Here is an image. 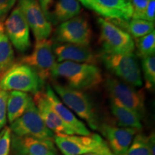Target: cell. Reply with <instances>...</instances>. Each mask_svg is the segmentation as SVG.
Listing matches in <instances>:
<instances>
[{
	"label": "cell",
	"mask_w": 155,
	"mask_h": 155,
	"mask_svg": "<svg viewBox=\"0 0 155 155\" xmlns=\"http://www.w3.org/2000/svg\"><path fill=\"white\" fill-rule=\"evenodd\" d=\"M58 77L66 81L67 86L79 91L96 88L102 81L101 73L96 65L70 61L56 63L52 78Z\"/></svg>",
	"instance_id": "6da1fadb"
},
{
	"label": "cell",
	"mask_w": 155,
	"mask_h": 155,
	"mask_svg": "<svg viewBox=\"0 0 155 155\" xmlns=\"http://www.w3.org/2000/svg\"><path fill=\"white\" fill-rule=\"evenodd\" d=\"M44 83L35 71L26 64H13L0 75V88L6 91H21L35 94L41 91Z\"/></svg>",
	"instance_id": "7a4b0ae2"
},
{
	"label": "cell",
	"mask_w": 155,
	"mask_h": 155,
	"mask_svg": "<svg viewBox=\"0 0 155 155\" xmlns=\"http://www.w3.org/2000/svg\"><path fill=\"white\" fill-rule=\"evenodd\" d=\"M53 88L62 99V102L85 120L94 130L98 129V120L88 96L81 91L70 88L57 82L53 83Z\"/></svg>",
	"instance_id": "3957f363"
},
{
	"label": "cell",
	"mask_w": 155,
	"mask_h": 155,
	"mask_svg": "<svg viewBox=\"0 0 155 155\" xmlns=\"http://www.w3.org/2000/svg\"><path fill=\"white\" fill-rule=\"evenodd\" d=\"M54 140L63 155H83L111 150L107 143L97 134L88 136L56 134Z\"/></svg>",
	"instance_id": "277c9868"
},
{
	"label": "cell",
	"mask_w": 155,
	"mask_h": 155,
	"mask_svg": "<svg viewBox=\"0 0 155 155\" xmlns=\"http://www.w3.org/2000/svg\"><path fill=\"white\" fill-rule=\"evenodd\" d=\"M102 61L108 71L120 78L123 82L135 87L142 86L141 69L133 53L126 54L103 53Z\"/></svg>",
	"instance_id": "5b68a950"
},
{
	"label": "cell",
	"mask_w": 155,
	"mask_h": 155,
	"mask_svg": "<svg viewBox=\"0 0 155 155\" xmlns=\"http://www.w3.org/2000/svg\"><path fill=\"white\" fill-rule=\"evenodd\" d=\"M100 41L104 53L126 54L133 53L135 42L128 32L121 30L108 19H98Z\"/></svg>",
	"instance_id": "8992f818"
},
{
	"label": "cell",
	"mask_w": 155,
	"mask_h": 155,
	"mask_svg": "<svg viewBox=\"0 0 155 155\" xmlns=\"http://www.w3.org/2000/svg\"><path fill=\"white\" fill-rule=\"evenodd\" d=\"M11 131L18 137H32L38 139L53 140L54 134L45 124L38 108L31 101L28 108L20 117L10 124Z\"/></svg>",
	"instance_id": "52a82bcc"
},
{
	"label": "cell",
	"mask_w": 155,
	"mask_h": 155,
	"mask_svg": "<svg viewBox=\"0 0 155 155\" xmlns=\"http://www.w3.org/2000/svg\"><path fill=\"white\" fill-rule=\"evenodd\" d=\"M105 86L111 101L134 111L141 119L143 117L145 114L144 93L112 77L106 78Z\"/></svg>",
	"instance_id": "ba28073f"
},
{
	"label": "cell",
	"mask_w": 155,
	"mask_h": 155,
	"mask_svg": "<svg viewBox=\"0 0 155 155\" xmlns=\"http://www.w3.org/2000/svg\"><path fill=\"white\" fill-rule=\"evenodd\" d=\"M53 43L51 40L48 39L36 41L32 53L20 61L32 68L43 83L52 78V73L57 63Z\"/></svg>",
	"instance_id": "9c48e42d"
},
{
	"label": "cell",
	"mask_w": 155,
	"mask_h": 155,
	"mask_svg": "<svg viewBox=\"0 0 155 155\" xmlns=\"http://www.w3.org/2000/svg\"><path fill=\"white\" fill-rule=\"evenodd\" d=\"M92 30L88 21L83 16H76L58 25L54 32L55 43H71L89 45Z\"/></svg>",
	"instance_id": "30bf717a"
},
{
	"label": "cell",
	"mask_w": 155,
	"mask_h": 155,
	"mask_svg": "<svg viewBox=\"0 0 155 155\" xmlns=\"http://www.w3.org/2000/svg\"><path fill=\"white\" fill-rule=\"evenodd\" d=\"M18 6L33 32L36 41L49 38L53 26L45 15L38 0H19Z\"/></svg>",
	"instance_id": "8fae6325"
},
{
	"label": "cell",
	"mask_w": 155,
	"mask_h": 155,
	"mask_svg": "<svg viewBox=\"0 0 155 155\" xmlns=\"http://www.w3.org/2000/svg\"><path fill=\"white\" fill-rule=\"evenodd\" d=\"M5 31L9 41L19 52L24 53L30 48V27L19 6L6 19Z\"/></svg>",
	"instance_id": "7c38bea8"
},
{
	"label": "cell",
	"mask_w": 155,
	"mask_h": 155,
	"mask_svg": "<svg viewBox=\"0 0 155 155\" xmlns=\"http://www.w3.org/2000/svg\"><path fill=\"white\" fill-rule=\"evenodd\" d=\"M86 8L111 20L129 21L132 17L131 0H78Z\"/></svg>",
	"instance_id": "4fadbf2b"
},
{
	"label": "cell",
	"mask_w": 155,
	"mask_h": 155,
	"mask_svg": "<svg viewBox=\"0 0 155 155\" xmlns=\"http://www.w3.org/2000/svg\"><path fill=\"white\" fill-rule=\"evenodd\" d=\"M11 147L15 155H57L53 141L50 139L12 134Z\"/></svg>",
	"instance_id": "5bb4252c"
},
{
	"label": "cell",
	"mask_w": 155,
	"mask_h": 155,
	"mask_svg": "<svg viewBox=\"0 0 155 155\" xmlns=\"http://www.w3.org/2000/svg\"><path fill=\"white\" fill-rule=\"evenodd\" d=\"M53 50L56 61L78 63L95 64L98 63V56L89 45L71 43H53Z\"/></svg>",
	"instance_id": "9a60e30c"
},
{
	"label": "cell",
	"mask_w": 155,
	"mask_h": 155,
	"mask_svg": "<svg viewBox=\"0 0 155 155\" xmlns=\"http://www.w3.org/2000/svg\"><path fill=\"white\" fill-rule=\"evenodd\" d=\"M33 101L45 124L55 135L75 134L74 131L65 124L54 111L45 93L40 91L35 94Z\"/></svg>",
	"instance_id": "2e32d148"
},
{
	"label": "cell",
	"mask_w": 155,
	"mask_h": 155,
	"mask_svg": "<svg viewBox=\"0 0 155 155\" xmlns=\"http://www.w3.org/2000/svg\"><path fill=\"white\" fill-rule=\"evenodd\" d=\"M100 130L107 139L114 155H124L127 153L134 136L138 131L132 128L117 127L108 124H103Z\"/></svg>",
	"instance_id": "e0dca14e"
},
{
	"label": "cell",
	"mask_w": 155,
	"mask_h": 155,
	"mask_svg": "<svg viewBox=\"0 0 155 155\" xmlns=\"http://www.w3.org/2000/svg\"><path fill=\"white\" fill-rule=\"evenodd\" d=\"M45 94L54 111L65 124H67L74 131L75 134L82 136L91 134L90 131L86 127V124L78 119L73 112L59 99L57 95L54 92L53 89L49 85L46 87Z\"/></svg>",
	"instance_id": "ac0fdd59"
},
{
	"label": "cell",
	"mask_w": 155,
	"mask_h": 155,
	"mask_svg": "<svg viewBox=\"0 0 155 155\" xmlns=\"http://www.w3.org/2000/svg\"><path fill=\"white\" fill-rule=\"evenodd\" d=\"M81 11V7L78 0H56L53 9L50 12L48 20L55 25L78 16Z\"/></svg>",
	"instance_id": "d6986e66"
},
{
	"label": "cell",
	"mask_w": 155,
	"mask_h": 155,
	"mask_svg": "<svg viewBox=\"0 0 155 155\" xmlns=\"http://www.w3.org/2000/svg\"><path fill=\"white\" fill-rule=\"evenodd\" d=\"M32 100V98L28 93L15 91L9 93L7 117L9 123H12L25 113Z\"/></svg>",
	"instance_id": "ffe728a7"
},
{
	"label": "cell",
	"mask_w": 155,
	"mask_h": 155,
	"mask_svg": "<svg viewBox=\"0 0 155 155\" xmlns=\"http://www.w3.org/2000/svg\"><path fill=\"white\" fill-rule=\"evenodd\" d=\"M111 110L118 124L121 127L132 128L138 131L141 129L142 125L140 121L141 118L134 111L113 101L111 102Z\"/></svg>",
	"instance_id": "44dd1931"
},
{
	"label": "cell",
	"mask_w": 155,
	"mask_h": 155,
	"mask_svg": "<svg viewBox=\"0 0 155 155\" xmlns=\"http://www.w3.org/2000/svg\"><path fill=\"white\" fill-rule=\"evenodd\" d=\"M14 50L5 33H0V75L9 69L14 63Z\"/></svg>",
	"instance_id": "7402d4cb"
},
{
	"label": "cell",
	"mask_w": 155,
	"mask_h": 155,
	"mask_svg": "<svg viewBox=\"0 0 155 155\" xmlns=\"http://www.w3.org/2000/svg\"><path fill=\"white\" fill-rule=\"evenodd\" d=\"M154 31V22L141 19L131 18L127 22L126 32H129L132 38L138 39Z\"/></svg>",
	"instance_id": "603a6c76"
},
{
	"label": "cell",
	"mask_w": 155,
	"mask_h": 155,
	"mask_svg": "<svg viewBox=\"0 0 155 155\" xmlns=\"http://www.w3.org/2000/svg\"><path fill=\"white\" fill-rule=\"evenodd\" d=\"M134 45L137 48V54L140 58L154 55L155 53V32L153 31L147 35L136 39Z\"/></svg>",
	"instance_id": "cb8c5ba5"
},
{
	"label": "cell",
	"mask_w": 155,
	"mask_h": 155,
	"mask_svg": "<svg viewBox=\"0 0 155 155\" xmlns=\"http://www.w3.org/2000/svg\"><path fill=\"white\" fill-rule=\"evenodd\" d=\"M124 155H151L147 137L142 134H138L132 140L129 150Z\"/></svg>",
	"instance_id": "d4e9b609"
},
{
	"label": "cell",
	"mask_w": 155,
	"mask_h": 155,
	"mask_svg": "<svg viewBox=\"0 0 155 155\" xmlns=\"http://www.w3.org/2000/svg\"><path fill=\"white\" fill-rule=\"evenodd\" d=\"M143 73L146 81V87L153 89L155 86V56L151 55L142 58L141 61Z\"/></svg>",
	"instance_id": "484cf974"
},
{
	"label": "cell",
	"mask_w": 155,
	"mask_h": 155,
	"mask_svg": "<svg viewBox=\"0 0 155 155\" xmlns=\"http://www.w3.org/2000/svg\"><path fill=\"white\" fill-rule=\"evenodd\" d=\"M12 131L9 127H5L0 132V155H8L11 147Z\"/></svg>",
	"instance_id": "4316f807"
},
{
	"label": "cell",
	"mask_w": 155,
	"mask_h": 155,
	"mask_svg": "<svg viewBox=\"0 0 155 155\" xmlns=\"http://www.w3.org/2000/svg\"><path fill=\"white\" fill-rule=\"evenodd\" d=\"M9 93L0 88V131L7 123V107Z\"/></svg>",
	"instance_id": "83f0119b"
},
{
	"label": "cell",
	"mask_w": 155,
	"mask_h": 155,
	"mask_svg": "<svg viewBox=\"0 0 155 155\" xmlns=\"http://www.w3.org/2000/svg\"><path fill=\"white\" fill-rule=\"evenodd\" d=\"M149 0H131L133 9L132 19H144Z\"/></svg>",
	"instance_id": "f1b7e54d"
},
{
	"label": "cell",
	"mask_w": 155,
	"mask_h": 155,
	"mask_svg": "<svg viewBox=\"0 0 155 155\" xmlns=\"http://www.w3.org/2000/svg\"><path fill=\"white\" fill-rule=\"evenodd\" d=\"M144 20L154 22L155 20V0H149L146 12L144 15Z\"/></svg>",
	"instance_id": "f546056e"
},
{
	"label": "cell",
	"mask_w": 155,
	"mask_h": 155,
	"mask_svg": "<svg viewBox=\"0 0 155 155\" xmlns=\"http://www.w3.org/2000/svg\"><path fill=\"white\" fill-rule=\"evenodd\" d=\"M38 2L39 3H40V7H41L42 11H43L47 19H48L49 12L50 8H51L52 4L53 2V0H38Z\"/></svg>",
	"instance_id": "4dcf8cb0"
},
{
	"label": "cell",
	"mask_w": 155,
	"mask_h": 155,
	"mask_svg": "<svg viewBox=\"0 0 155 155\" xmlns=\"http://www.w3.org/2000/svg\"><path fill=\"white\" fill-rule=\"evenodd\" d=\"M17 0H0V11H7L12 8Z\"/></svg>",
	"instance_id": "1f68e13d"
},
{
	"label": "cell",
	"mask_w": 155,
	"mask_h": 155,
	"mask_svg": "<svg viewBox=\"0 0 155 155\" xmlns=\"http://www.w3.org/2000/svg\"><path fill=\"white\" fill-rule=\"evenodd\" d=\"M9 12L0 11V33H5V22Z\"/></svg>",
	"instance_id": "d6a6232c"
},
{
	"label": "cell",
	"mask_w": 155,
	"mask_h": 155,
	"mask_svg": "<svg viewBox=\"0 0 155 155\" xmlns=\"http://www.w3.org/2000/svg\"><path fill=\"white\" fill-rule=\"evenodd\" d=\"M147 142H148L149 149H150L151 155H154V144H155V137L154 134L153 133L149 137H147Z\"/></svg>",
	"instance_id": "836d02e7"
},
{
	"label": "cell",
	"mask_w": 155,
	"mask_h": 155,
	"mask_svg": "<svg viewBox=\"0 0 155 155\" xmlns=\"http://www.w3.org/2000/svg\"><path fill=\"white\" fill-rule=\"evenodd\" d=\"M83 155H114L113 152L111 150L107 151V152H94V153H89V154H86Z\"/></svg>",
	"instance_id": "e575fe53"
}]
</instances>
